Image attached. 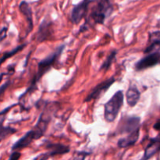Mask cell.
<instances>
[{"label":"cell","instance_id":"1","mask_svg":"<svg viewBox=\"0 0 160 160\" xmlns=\"http://www.w3.org/2000/svg\"><path fill=\"white\" fill-rule=\"evenodd\" d=\"M91 11L88 18V23L84 22L80 28V32L88 31V27L94 24H104L106 19L113 12L112 0H92Z\"/></svg>","mask_w":160,"mask_h":160},{"label":"cell","instance_id":"2","mask_svg":"<svg viewBox=\"0 0 160 160\" xmlns=\"http://www.w3.org/2000/svg\"><path fill=\"white\" fill-rule=\"evenodd\" d=\"M65 45H62L58 47L56 49V51L53 52L52 53H51L50 55H48L47 57H45V59H42L40 62L38 63V72L36 73V75L34 76V78H33L32 81H31V85L29 86L28 89L25 91V92L23 94H22L20 96L19 98H21L22 97L24 96L25 95L28 93V92H31V91L34 89V88H35L36 84L39 81V80L44 76L46 73H48L50 70V69L52 67V66L54 65L55 62L59 59V56H61V54L63 52L64 48H65Z\"/></svg>","mask_w":160,"mask_h":160},{"label":"cell","instance_id":"3","mask_svg":"<svg viewBox=\"0 0 160 160\" xmlns=\"http://www.w3.org/2000/svg\"><path fill=\"white\" fill-rule=\"evenodd\" d=\"M124 102L123 91H117L104 105V119L107 123H112L118 117Z\"/></svg>","mask_w":160,"mask_h":160},{"label":"cell","instance_id":"4","mask_svg":"<svg viewBox=\"0 0 160 160\" xmlns=\"http://www.w3.org/2000/svg\"><path fill=\"white\" fill-rule=\"evenodd\" d=\"M141 118L138 116H123L116 128V134H131L140 129Z\"/></svg>","mask_w":160,"mask_h":160},{"label":"cell","instance_id":"5","mask_svg":"<svg viewBox=\"0 0 160 160\" xmlns=\"http://www.w3.org/2000/svg\"><path fill=\"white\" fill-rule=\"evenodd\" d=\"M92 0H82L75 5L70 15V20L73 24H78L87 16Z\"/></svg>","mask_w":160,"mask_h":160},{"label":"cell","instance_id":"6","mask_svg":"<svg viewBox=\"0 0 160 160\" xmlns=\"http://www.w3.org/2000/svg\"><path fill=\"white\" fill-rule=\"evenodd\" d=\"M115 78H109V79L101 82L100 84H97V85L91 91L90 93L88 95V96L86 97L84 102H91L92 101V100H96L98 99V98H99L100 97L102 96V95L109 90V88L112 86V84L115 83Z\"/></svg>","mask_w":160,"mask_h":160},{"label":"cell","instance_id":"7","mask_svg":"<svg viewBox=\"0 0 160 160\" xmlns=\"http://www.w3.org/2000/svg\"><path fill=\"white\" fill-rule=\"evenodd\" d=\"M160 62V52H155L146 54V56L138 61L135 63V70L138 71L146 70V69L152 67L156 64Z\"/></svg>","mask_w":160,"mask_h":160},{"label":"cell","instance_id":"8","mask_svg":"<svg viewBox=\"0 0 160 160\" xmlns=\"http://www.w3.org/2000/svg\"><path fill=\"white\" fill-rule=\"evenodd\" d=\"M54 112L55 111H52L51 109H50V111L45 109V111H43L41 113L38 120L37 122V124L34 128V131H35L36 134H37L38 139L41 138L45 133L48 123L51 121V119Z\"/></svg>","mask_w":160,"mask_h":160},{"label":"cell","instance_id":"9","mask_svg":"<svg viewBox=\"0 0 160 160\" xmlns=\"http://www.w3.org/2000/svg\"><path fill=\"white\" fill-rule=\"evenodd\" d=\"M53 34L52 23L50 20H43L39 25L37 34H36V41L38 43L45 42L52 37Z\"/></svg>","mask_w":160,"mask_h":160},{"label":"cell","instance_id":"10","mask_svg":"<svg viewBox=\"0 0 160 160\" xmlns=\"http://www.w3.org/2000/svg\"><path fill=\"white\" fill-rule=\"evenodd\" d=\"M34 140H38V137L35 131L33 129L28 131L23 137L17 141L11 147V149L12 151H20V150L29 146Z\"/></svg>","mask_w":160,"mask_h":160},{"label":"cell","instance_id":"11","mask_svg":"<svg viewBox=\"0 0 160 160\" xmlns=\"http://www.w3.org/2000/svg\"><path fill=\"white\" fill-rule=\"evenodd\" d=\"M160 152V134L150 138L149 142L145 148V152L140 160H149Z\"/></svg>","mask_w":160,"mask_h":160},{"label":"cell","instance_id":"12","mask_svg":"<svg viewBox=\"0 0 160 160\" xmlns=\"http://www.w3.org/2000/svg\"><path fill=\"white\" fill-rule=\"evenodd\" d=\"M148 42V45L144 51L145 55L155 52H159L160 50V31L150 32Z\"/></svg>","mask_w":160,"mask_h":160},{"label":"cell","instance_id":"13","mask_svg":"<svg viewBox=\"0 0 160 160\" xmlns=\"http://www.w3.org/2000/svg\"><path fill=\"white\" fill-rule=\"evenodd\" d=\"M19 10L20 11L23 17L26 19V21L28 23V32H31L34 28V23H33V14H32V9H31V6H30L29 3L26 1H22L19 4Z\"/></svg>","mask_w":160,"mask_h":160},{"label":"cell","instance_id":"14","mask_svg":"<svg viewBox=\"0 0 160 160\" xmlns=\"http://www.w3.org/2000/svg\"><path fill=\"white\" fill-rule=\"evenodd\" d=\"M45 148L48 150L47 153H48L50 157H53L55 156H59V155H65L67 153L70 152V147L59 143L48 142Z\"/></svg>","mask_w":160,"mask_h":160},{"label":"cell","instance_id":"15","mask_svg":"<svg viewBox=\"0 0 160 160\" xmlns=\"http://www.w3.org/2000/svg\"><path fill=\"white\" fill-rule=\"evenodd\" d=\"M139 136H140V129H138L137 131H134L131 134H128V135L126 137L119 139L117 142V146L120 148H126L128 147L133 146L138 142Z\"/></svg>","mask_w":160,"mask_h":160},{"label":"cell","instance_id":"16","mask_svg":"<svg viewBox=\"0 0 160 160\" xmlns=\"http://www.w3.org/2000/svg\"><path fill=\"white\" fill-rule=\"evenodd\" d=\"M126 101L130 107H134L141 98V92L136 86L131 85L126 92Z\"/></svg>","mask_w":160,"mask_h":160},{"label":"cell","instance_id":"17","mask_svg":"<svg viewBox=\"0 0 160 160\" xmlns=\"http://www.w3.org/2000/svg\"><path fill=\"white\" fill-rule=\"evenodd\" d=\"M117 55V50H113L110 52V54L106 57V60L102 63V65L100 67V70H107L112 64V62L115 61L116 56Z\"/></svg>","mask_w":160,"mask_h":160},{"label":"cell","instance_id":"18","mask_svg":"<svg viewBox=\"0 0 160 160\" xmlns=\"http://www.w3.org/2000/svg\"><path fill=\"white\" fill-rule=\"evenodd\" d=\"M26 45H27L26 44H22V45H19V46H17L16 48H12L11 51L7 52H5L4 54L2 55V59H1L2 63V62H4L6 59H8L9 58L12 57V56H13L14 55L17 54V52H20L21 50H23V48H24Z\"/></svg>","mask_w":160,"mask_h":160},{"label":"cell","instance_id":"19","mask_svg":"<svg viewBox=\"0 0 160 160\" xmlns=\"http://www.w3.org/2000/svg\"><path fill=\"white\" fill-rule=\"evenodd\" d=\"M17 131V130L15 129V128H10V127H3V125L2 124L1 133H0V138H1V141H3L5 138H6L9 135H11V134H15Z\"/></svg>","mask_w":160,"mask_h":160},{"label":"cell","instance_id":"20","mask_svg":"<svg viewBox=\"0 0 160 160\" xmlns=\"http://www.w3.org/2000/svg\"><path fill=\"white\" fill-rule=\"evenodd\" d=\"M92 154L87 151H76L73 154V159L72 160H85L86 158Z\"/></svg>","mask_w":160,"mask_h":160},{"label":"cell","instance_id":"21","mask_svg":"<svg viewBox=\"0 0 160 160\" xmlns=\"http://www.w3.org/2000/svg\"><path fill=\"white\" fill-rule=\"evenodd\" d=\"M20 156H21V153L19 151H12L11 155L9 156L8 160H19Z\"/></svg>","mask_w":160,"mask_h":160},{"label":"cell","instance_id":"22","mask_svg":"<svg viewBox=\"0 0 160 160\" xmlns=\"http://www.w3.org/2000/svg\"><path fill=\"white\" fill-rule=\"evenodd\" d=\"M11 83L12 82H11L10 81H6V82H5L3 84H2L1 88H0V94H1V95L4 93L5 90H6V89L7 88L9 85H10Z\"/></svg>","mask_w":160,"mask_h":160},{"label":"cell","instance_id":"23","mask_svg":"<svg viewBox=\"0 0 160 160\" xmlns=\"http://www.w3.org/2000/svg\"><path fill=\"white\" fill-rule=\"evenodd\" d=\"M6 32H7V28L4 27V28H2L1 34H0V36H1V39H0V41H1V42H2V41L6 38Z\"/></svg>","mask_w":160,"mask_h":160},{"label":"cell","instance_id":"24","mask_svg":"<svg viewBox=\"0 0 160 160\" xmlns=\"http://www.w3.org/2000/svg\"><path fill=\"white\" fill-rule=\"evenodd\" d=\"M153 128H154L156 131H160V120H157V121L156 122V123H155L154 126H153Z\"/></svg>","mask_w":160,"mask_h":160},{"label":"cell","instance_id":"25","mask_svg":"<svg viewBox=\"0 0 160 160\" xmlns=\"http://www.w3.org/2000/svg\"><path fill=\"white\" fill-rule=\"evenodd\" d=\"M49 158H50V156H48V153L46 152V153H45V154H44L43 156H42V157L41 158V159H39V160H48V159H49Z\"/></svg>","mask_w":160,"mask_h":160}]
</instances>
